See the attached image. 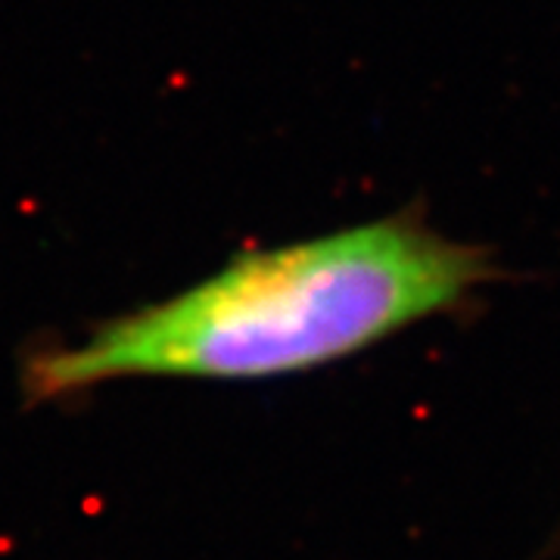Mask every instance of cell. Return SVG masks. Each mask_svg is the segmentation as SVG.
<instances>
[{"instance_id": "1", "label": "cell", "mask_w": 560, "mask_h": 560, "mask_svg": "<svg viewBox=\"0 0 560 560\" xmlns=\"http://www.w3.org/2000/svg\"><path fill=\"white\" fill-rule=\"evenodd\" d=\"M501 278L492 249L442 234L418 209L308 241L249 249L168 300L32 352L28 405L116 381L256 383L312 374L458 315Z\"/></svg>"}]
</instances>
